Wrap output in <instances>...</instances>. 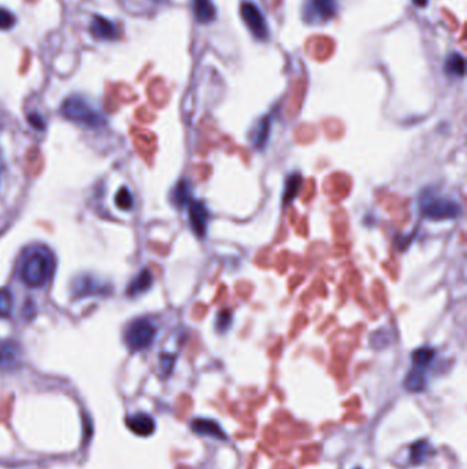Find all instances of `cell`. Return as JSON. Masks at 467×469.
<instances>
[{"label": "cell", "instance_id": "cell-1", "mask_svg": "<svg viewBox=\"0 0 467 469\" xmlns=\"http://www.w3.org/2000/svg\"><path fill=\"white\" fill-rule=\"evenodd\" d=\"M54 272L53 254L46 247L28 249L22 257L20 275L22 282L29 287L44 286Z\"/></svg>", "mask_w": 467, "mask_h": 469}, {"label": "cell", "instance_id": "cell-2", "mask_svg": "<svg viewBox=\"0 0 467 469\" xmlns=\"http://www.w3.org/2000/svg\"><path fill=\"white\" fill-rule=\"evenodd\" d=\"M60 110L67 119L88 128H100L106 124L104 117L80 96H72L66 99Z\"/></svg>", "mask_w": 467, "mask_h": 469}, {"label": "cell", "instance_id": "cell-3", "mask_svg": "<svg viewBox=\"0 0 467 469\" xmlns=\"http://www.w3.org/2000/svg\"><path fill=\"white\" fill-rule=\"evenodd\" d=\"M422 216L428 220L442 221V220H454L462 213V207L458 202L438 195L425 197L421 201Z\"/></svg>", "mask_w": 467, "mask_h": 469}, {"label": "cell", "instance_id": "cell-4", "mask_svg": "<svg viewBox=\"0 0 467 469\" xmlns=\"http://www.w3.org/2000/svg\"><path fill=\"white\" fill-rule=\"evenodd\" d=\"M156 338V326L146 319L135 320L126 328L125 343L130 352L148 349Z\"/></svg>", "mask_w": 467, "mask_h": 469}, {"label": "cell", "instance_id": "cell-5", "mask_svg": "<svg viewBox=\"0 0 467 469\" xmlns=\"http://www.w3.org/2000/svg\"><path fill=\"white\" fill-rule=\"evenodd\" d=\"M337 13V0H306L303 6V20L310 25H321Z\"/></svg>", "mask_w": 467, "mask_h": 469}, {"label": "cell", "instance_id": "cell-6", "mask_svg": "<svg viewBox=\"0 0 467 469\" xmlns=\"http://www.w3.org/2000/svg\"><path fill=\"white\" fill-rule=\"evenodd\" d=\"M241 18L250 32L259 40H267L269 37V27L263 17L262 11L257 4L252 1H243L240 7Z\"/></svg>", "mask_w": 467, "mask_h": 469}, {"label": "cell", "instance_id": "cell-7", "mask_svg": "<svg viewBox=\"0 0 467 469\" xmlns=\"http://www.w3.org/2000/svg\"><path fill=\"white\" fill-rule=\"evenodd\" d=\"M72 293L74 298H84L88 295H103V293H110V289L109 286L103 284L95 277L89 275H83V276H79L72 283Z\"/></svg>", "mask_w": 467, "mask_h": 469}, {"label": "cell", "instance_id": "cell-8", "mask_svg": "<svg viewBox=\"0 0 467 469\" xmlns=\"http://www.w3.org/2000/svg\"><path fill=\"white\" fill-rule=\"evenodd\" d=\"M208 210L202 202L189 201L188 202V218L192 231L199 237H205L208 227Z\"/></svg>", "mask_w": 467, "mask_h": 469}, {"label": "cell", "instance_id": "cell-9", "mask_svg": "<svg viewBox=\"0 0 467 469\" xmlns=\"http://www.w3.org/2000/svg\"><path fill=\"white\" fill-rule=\"evenodd\" d=\"M191 428L195 434L210 437L214 440H226L228 437L225 431L221 428V425L210 418H196L191 423Z\"/></svg>", "mask_w": 467, "mask_h": 469}, {"label": "cell", "instance_id": "cell-10", "mask_svg": "<svg viewBox=\"0 0 467 469\" xmlns=\"http://www.w3.org/2000/svg\"><path fill=\"white\" fill-rule=\"evenodd\" d=\"M90 33L99 40H116L119 36L117 25L100 15H95L92 18Z\"/></svg>", "mask_w": 467, "mask_h": 469}, {"label": "cell", "instance_id": "cell-11", "mask_svg": "<svg viewBox=\"0 0 467 469\" xmlns=\"http://www.w3.org/2000/svg\"><path fill=\"white\" fill-rule=\"evenodd\" d=\"M128 428L140 437H149L155 431V421L147 413H136L126 420Z\"/></svg>", "mask_w": 467, "mask_h": 469}, {"label": "cell", "instance_id": "cell-12", "mask_svg": "<svg viewBox=\"0 0 467 469\" xmlns=\"http://www.w3.org/2000/svg\"><path fill=\"white\" fill-rule=\"evenodd\" d=\"M154 277L148 269H143L129 284L128 287V295L129 296H137L140 293H144L152 287Z\"/></svg>", "mask_w": 467, "mask_h": 469}, {"label": "cell", "instance_id": "cell-13", "mask_svg": "<svg viewBox=\"0 0 467 469\" xmlns=\"http://www.w3.org/2000/svg\"><path fill=\"white\" fill-rule=\"evenodd\" d=\"M194 15L199 24H210L215 18V7L211 0H194Z\"/></svg>", "mask_w": 467, "mask_h": 469}, {"label": "cell", "instance_id": "cell-14", "mask_svg": "<svg viewBox=\"0 0 467 469\" xmlns=\"http://www.w3.org/2000/svg\"><path fill=\"white\" fill-rule=\"evenodd\" d=\"M18 348L13 342L0 345V368H13L18 361Z\"/></svg>", "mask_w": 467, "mask_h": 469}, {"label": "cell", "instance_id": "cell-15", "mask_svg": "<svg viewBox=\"0 0 467 469\" xmlns=\"http://www.w3.org/2000/svg\"><path fill=\"white\" fill-rule=\"evenodd\" d=\"M425 374H426V368L422 366H417L414 365L412 369L410 371L406 379V388L412 392H419L425 388Z\"/></svg>", "mask_w": 467, "mask_h": 469}, {"label": "cell", "instance_id": "cell-16", "mask_svg": "<svg viewBox=\"0 0 467 469\" xmlns=\"http://www.w3.org/2000/svg\"><path fill=\"white\" fill-rule=\"evenodd\" d=\"M432 453V446L426 440H419L414 443L410 449V460L412 464L424 463Z\"/></svg>", "mask_w": 467, "mask_h": 469}, {"label": "cell", "instance_id": "cell-17", "mask_svg": "<svg viewBox=\"0 0 467 469\" xmlns=\"http://www.w3.org/2000/svg\"><path fill=\"white\" fill-rule=\"evenodd\" d=\"M445 70L448 74L463 77L465 76V59L458 53L451 54L445 62Z\"/></svg>", "mask_w": 467, "mask_h": 469}, {"label": "cell", "instance_id": "cell-18", "mask_svg": "<svg viewBox=\"0 0 467 469\" xmlns=\"http://www.w3.org/2000/svg\"><path fill=\"white\" fill-rule=\"evenodd\" d=\"M411 358H412L414 365L428 369V366L432 364L433 358H435V350L429 349V348H421V349L412 352Z\"/></svg>", "mask_w": 467, "mask_h": 469}, {"label": "cell", "instance_id": "cell-19", "mask_svg": "<svg viewBox=\"0 0 467 469\" xmlns=\"http://www.w3.org/2000/svg\"><path fill=\"white\" fill-rule=\"evenodd\" d=\"M300 184H302V178L299 175H293L288 178L287 185H285V192H284V202L285 204L292 202L293 199L297 197L299 190H300Z\"/></svg>", "mask_w": 467, "mask_h": 469}, {"label": "cell", "instance_id": "cell-20", "mask_svg": "<svg viewBox=\"0 0 467 469\" xmlns=\"http://www.w3.org/2000/svg\"><path fill=\"white\" fill-rule=\"evenodd\" d=\"M116 205L121 209V210H130L133 207V198L132 194L129 192V190L126 187L119 188V191L116 195Z\"/></svg>", "mask_w": 467, "mask_h": 469}, {"label": "cell", "instance_id": "cell-21", "mask_svg": "<svg viewBox=\"0 0 467 469\" xmlns=\"http://www.w3.org/2000/svg\"><path fill=\"white\" fill-rule=\"evenodd\" d=\"M13 296L7 289H0V317H8L11 313Z\"/></svg>", "mask_w": 467, "mask_h": 469}, {"label": "cell", "instance_id": "cell-22", "mask_svg": "<svg viewBox=\"0 0 467 469\" xmlns=\"http://www.w3.org/2000/svg\"><path fill=\"white\" fill-rule=\"evenodd\" d=\"M175 201L178 205H187L191 201L189 185L185 181H181L175 190Z\"/></svg>", "mask_w": 467, "mask_h": 469}, {"label": "cell", "instance_id": "cell-23", "mask_svg": "<svg viewBox=\"0 0 467 469\" xmlns=\"http://www.w3.org/2000/svg\"><path fill=\"white\" fill-rule=\"evenodd\" d=\"M232 322H234V317H232V313L229 310H222L218 313L217 316V329L219 332H225L229 329V326L232 325Z\"/></svg>", "mask_w": 467, "mask_h": 469}, {"label": "cell", "instance_id": "cell-24", "mask_svg": "<svg viewBox=\"0 0 467 469\" xmlns=\"http://www.w3.org/2000/svg\"><path fill=\"white\" fill-rule=\"evenodd\" d=\"M267 136H269V121H267V118H264L262 122L259 124L258 132L255 135V147L262 148L267 142Z\"/></svg>", "mask_w": 467, "mask_h": 469}, {"label": "cell", "instance_id": "cell-25", "mask_svg": "<svg viewBox=\"0 0 467 469\" xmlns=\"http://www.w3.org/2000/svg\"><path fill=\"white\" fill-rule=\"evenodd\" d=\"M15 25V17L6 8H0V29H11Z\"/></svg>", "mask_w": 467, "mask_h": 469}, {"label": "cell", "instance_id": "cell-26", "mask_svg": "<svg viewBox=\"0 0 467 469\" xmlns=\"http://www.w3.org/2000/svg\"><path fill=\"white\" fill-rule=\"evenodd\" d=\"M162 361H161V364H162V369H163V372L165 374H170L172 372V369H173V364H175V357L173 355H169V354H166V355H162V358H161Z\"/></svg>", "mask_w": 467, "mask_h": 469}, {"label": "cell", "instance_id": "cell-27", "mask_svg": "<svg viewBox=\"0 0 467 469\" xmlns=\"http://www.w3.org/2000/svg\"><path fill=\"white\" fill-rule=\"evenodd\" d=\"M28 121L30 122V125L33 126V128H36V129H40V131H43L44 129V121H43V118L40 117L39 114H30L29 117H28Z\"/></svg>", "mask_w": 467, "mask_h": 469}, {"label": "cell", "instance_id": "cell-28", "mask_svg": "<svg viewBox=\"0 0 467 469\" xmlns=\"http://www.w3.org/2000/svg\"><path fill=\"white\" fill-rule=\"evenodd\" d=\"M411 1L418 7H426L428 6V0H411Z\"/></svg>", "mask_w": 467, "mask_h": 469}, {"label": "cell", "instance_id": "cell-29", "mask_svg": "<svg viewBox=\"0 0 467 469\" xmlns=\"http://www.w3.org/2000/svg\"><path fill=\"white\" fill-rule=\"evenodd\" d=\"M356 469H360V468H356Z\"/></svg>", "mask_w": 467, "mask_h": 469}]
</instances>
